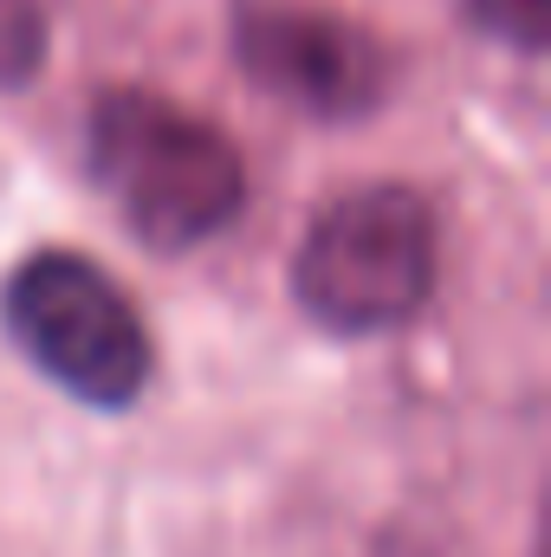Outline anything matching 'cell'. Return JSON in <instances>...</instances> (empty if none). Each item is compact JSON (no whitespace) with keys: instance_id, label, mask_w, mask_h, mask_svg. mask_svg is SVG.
<instances>
[{"instance_id":"cell-2","label":"cell","mask_w":551,"mask_h":557,"mask_svg":"<svg viewBox=\"0 0 551 557\" xmlns=\"http://www.w3.org/2000/svg\"><path fill=\"white\" fill-rule=\"evenodd\" d=\"M292 292L311 324L338 337H377L409 324L434 292V214L415 188L370 182L338 195L298 260H292Z\"/></svg>"},{"instance_id":"cell-5","label":"cell","mask_w":551,"mask_h":557,"mask_svg":"<svg viewBox=\"0 0 551 557\" xmlns=\"http://www.w3.org/2000/svg\"><path fill=\"white\" fill-rule=\"evenodd\" d=\"M467 20L526 59L551 46V0H467Z\"/></svg>"},{"instance_id":"cell-3","label":"cell","mask_w":551,"mask_h":557,"mask_svg":"<svg viewBox=\"0 0 551 557\" xmlns=\"http://www.w3.org/2000/svg\"><path fill=\"white\" fill-rule=\"evenodd\" d=\"M7 331L65 396L131 409L149 383V331L124 285L78 253H33L7 278Z\"/></svg>"},{"instance_id":"cell-6","label":"cell","mask_w":551,"mask_h":557,"mask_svg":"<svg viewBox=\"0 0 551 557\" xmlns=\"http://www.w3.org/2000/svg\"><path fill=\"white\" fill-rule=\"evenodd\" d=\"M46 59V13L33 0H0V85H26Z\"/></svg>"},{"instance_id":"cell-4","label":"cell","mask_w":551,"mask_h":557,"mask_svg":"<svg viewBox=\"0 0 551 557\" xmlns=\"http://www.w3.org/2000/svg\"><path fill=\"white\" fill-rule=\"evenodd\" d=\"M234 59L279 104L311 111V117H364L390 91V52L357 20H338V13L241 7Z\"/></svg>"},{"instance_id":"cell-1","label":"cell","mask_w":551,"mask_h":557,"mask_svg":"<svg viewBox=\"0 0 551 557\" xmlns=\"http://www.w3.org/2000/svg\"><path fill=\"white\" fill-rule=\"evenodd\" d=\"M85 156L118 221L156 253L215 240L247 201V169L228 131L156 91H111L91 111Z\"/></svg>"}]
</instances>
